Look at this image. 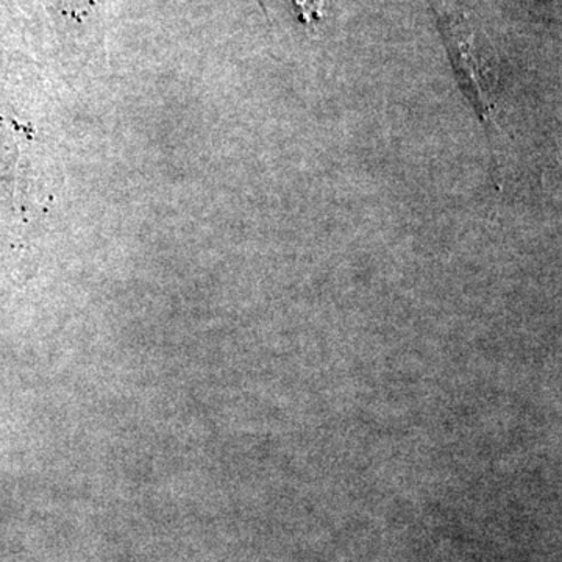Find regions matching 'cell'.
Returning <instances> with one entry per match:
<instances>
[{
    "label": "cell",
    "mask_w": 562,
    "mask_h": 562,
    "mask_svg": "<svg viewBox=\"0 0 562 562\" xmlns=\"http://www.w3.org/2000/svg\"><path fill=\"white\" fill-rule=\"evenodd\" d=\"M299 18L305 24L314 25L324 18L328 0H292Z\"/></svg>",
    "instance_id": "cell-1"
}]
</instances>
